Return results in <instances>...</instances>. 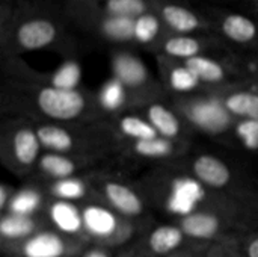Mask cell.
Masks as SVG:
<instances>
[{
  "instance_id": "1",
  "label": "cell",
  "mask_w": 258,
  "mask_h": 257,
  "mask_svg": "<svg viewBox=\"0 0 258 257\" xmlns=\"http://www.w3.org/2000/svg\"><path fill=\"white\" fill-rule=\"evenodd\" d=\"M73 30L62 3L0 0V56L51 50L70 59L79 48Z\"/></svg>"
},
{
  "instance_id": "2",
  "label": "cell",
  "mask_w": 258,
  "mask_h": 257,
  "mask_svg": "<svg viewBox=\"0 0 258 257\" xmlns=\"http://www.w3.org/2000/svg\"><path fill=\"white\" fill-rule=\"evenodd\" d=\"M2 106L18 117L48 123H100L103 115L94 92L62 89L44 82L3 79Z\"/></svg>"
},
{
  "instance_id": "3",
  "label": "cell",
  "mask_w": 258,
  "mask_h": 257,
  "mask_svg": "<svg viewBox=\"0 0 258 257\" xmlns=\"http://www.w3.org/2000/svg\"><path fill=\"white\" fill-rule=\"evenodd\" d=\"M33 121V120H32ZM44 151L103 158L116 144L104 121L48 123L33 121Z\"/></svg>"
},
{
  "instance_id": "4",
  "label": "cell",
  "mask_w": 258,
  "mask_h": 257,
  "mask_svg": "<svg viewBox=\"0 0 258 257\" xmlns=\"http://www.w3.org/2000/svg\"><path fill=\"white\" fill-rule=\"evenodd\" d=\"M254 214L255 209L245 206L209 208L181 215L174 223H177L190 239L213 244L231 236H245L251 232Z\"/></svg>"
},
{
  "instance_id": "5",
  "label": "cell",
  "mask_w": 258,
  "mask_h": 257,
  "mask_svg": "<svg viewBox=\"0 0 258 257\" xmlns=\"http://www.w3.org/2000/svg\"><path fill=\"white\" fill-rule=\"evenodd\" d=\"M42 153L36 126L30 118L15 115L2 124L0 161L9 173L20 179L33 176Z\"/></svg>"
},
{
  "instance_id": "6",
  "label": "cell",
  "mask_w": 258,
  "mask_h": 257,
  "mask_svg": "<svg viewBox=\"0 0 258 257\" xmlns=\"http://www.w3.org/2000/svg\"><path fill=\"white\" fill-rule=\"evenodd\" d=\"M82 218L88 242L106 250L132 242L145 227L144 221L127 218L98 200L82 203Z\"/></svg>"
},
{
  "instance_id": "7",
  "label": "cell",
  "mask_w": 258,
  "mask_h": 257,
  "mask_svg": "<svg viewBox=\"0 0 258 257\" xmlns=\"http://www.w3.org/2000/svg\"><path fill=\"white\" fill-rule=\"evenodd\" d=\"M62 8L74 30L104 44L116 47L136 45L135 20L112 17L73 0H63Z\"/></svg>"
},
{
  "instance_id": "8",
  "label": "cell",
  "mask_w": 258,
  "mask_h": 257,
  "mask_svg": "<svg viewBox=\"0 0 258 257\" xmlns=\"http://www.w3.org/2000/svg\"><path fill=\"white\" fill-rule=\"evenodd\" d=\"M110 71L112 77L119 80L128 91L135 112H141L153 101L169 97L162 82L153 77L144 61L128 47H116L112 50Z\"/></svg>"
},
{
  "instance_id": "9",
  "label": "cell",
  "mask_w": 258,
  "mask_h": 257,
  "mask_svg": "<svg viewBox=\"0 0 258 257\" xmlns=\"http://www.w3.org/2000/svg\"><path fill=\"white\" fill-rule=\"evenodd\" d=\"M168 100L192 130L209 136H224L236 129L237 120L207 89L186 95H171Z\"/></svg>"
},
{
  "instance_id": "10",
  "label": "cell",
  "mask_w": 258,
  "mask_h": 257,
  "mask_svg": "<svg viewBox=\"0 0 258 257\" xmlns=\"http://www.w3.org/2000/svg\"><path fill=\"white\" fill-rule=\"evenodd\" d=\"M200 6L212 23L213 35L219 36L231 52L258 56V18L233 6L207 2H201Z\"/></svg>"
},
{
  "instance_id": "11",
  "label": "cell",
  "mask_w": 258,
  "mask_h": 257,
  "mask_svg": "<svg viewBox=\"0 0 258 257\" xmlns=\"http://www.w3.org/2000/svg\"><path fill=\"white\" fill-rule=\"evenodd\" d=\"M91 244L86 239L68 236L53 227L12 244H0L3 257H80Z\"/></svg>"
},
{
  "instance_id": "12",
  "label": "cell",
  "mask_w": 258,
  "mask_h": 257,
  "mask_svg": "<svg viewBox=\"0 0 258 257\" xmlns=\"http://www.w3.org/2000/svg\"><path fill=\"white\" fill-rule=\"evenodd\" d=\"M92 186L98 201L127 218L144 221L148 211L147 200L133 183L118 176L92 173Z\"/></svg>"
},
{
  "instance_id": "13",
  "label": "cell",
  "mask_w": 258,
  "mask_h": 257,
  "mask_svg": "<svg viewBox=\"0 0 258 257\" xmlns=\"http://www.w3.org/2000/svg\"><path fill=\"white\" fill-rule=\"evenodd\" d=\"M151 12L162 21L165 32L172 35L213 33V27L200 3L190 0H148Z\"/></svg>"
},
{
  "instance_id": "14",
  "label": "cell",
  "mask_w": 258,
  "mask_h": 257,
  "mask_svg": "<svg viewBox=\"0 0 258 257\" xmlns=\"http://www.w3.org/2000/svg\"><path fill=\"white\" fill-rule=\"evenodd\" d=\"M135 244L132 250L142 257H175L209 245L190 239L177 223L159 224L145 232Z\"/></svg>"
},
{
  "instance_id": "15",
  "label": "cell",
  "mask_w": 258,
  "mask_h": 257,
  "mask_svg": "<svg viewBox=\"0 0 258 257\" xmlns=\"http://www.w3.org/2000/svg\"><path fill=\"white\" fill-rule=\"evenodd\" d=\"M186 173L207 189L248 197L245 188H240L233 168L218 156L203 153L190 159L186 165Z\"/></svg>"
},
{
  "instance_id": "16",
  "label": "cell",
  "mask_w": 258,
  "mask_h": 257,
  "mask_svg": "<svg viewBox=\"0 0 258 257\" xmlns=\"http://www.w3.org/2000/svg\"><path fill=\"white\" fill-rule=\"evenodd\" d=\"M234 53L231 48L213 33H197V35H172L166 33L153 55H163L177 61H187L204 55H230Z\"/></svg>"
},
{
  "instance_id": "17",
  "label": "cell",
  "mask_w": 258,
  "mask_h": 257,
  "mask_svg": "<svg viewBox=\"0 0 258 257\" xmlns=\"http://www.w3.org/2000/svg\"><path fill=\"white\" fill-rule=\"evenodd\" d=\"M100 159L101 158L98 156H76V155L44 151L38 162L35 176H38V179L42 183L80 176L94 164H97Z\"/></svg>"
},
{
  "instance_id": "18",
  "label": "cell",
  "mask_w": 258,
  "mask_h": 257,
  "mask_svg": "<svg viewBox=\"0 0 258 257\" xmlns=\"http://www.w3.org/2000/svg\"><path fill=\"white\" fill-rule=\"evenodd\" d=\"M204 89L215 94L237 121L258 120V94L245 79L224 86Z\"/></svg>"
},
{
  "instance_id": "19",
  "label": "cell",
  "mask_w": 258,
  "mask_h": 257,
  "mask_svg": "<svg viewBox=\"0 0 258 257\" xmlns=\"http://www.w3.org/2000/svg\"><path fill=\"white\" fill-rule=\"evenodd\" d=\"M154 56L159 68V80L162 82L169 97L194 94L204 89L198 77L183 61H177L163 55Z\"/></svg>"
},
{
  "instance_id": "20",
  "label": "cell",
  "mask_w": 258,
  "mask_h": 257,
  "mask_svg": "<svg viewBox=\"0 0 258 257\" xmlns=\"http://www.w3.org/2000/svg\"><path fill=\"white\" fill-rule=\"evenodd\" d=\"M141 114L151 123L157 133L163 138L174 141L189 142V135L192 132L190 126L181 118V115L165 100H157L147 105Z\"/></svg>"
},
{
  "instance_id": "21",
  "label": "cell",
  "mask_w": 258,
  "mask_h": 257,
  "mask_svg": "<svg viewBox=\"0 0 258 257\" xmlns=\"http://www.w3.org/2000/svg\"><path fill=\"white\" fill-rule=\"evenodd\" d=\"M42 215L48 221L50 227L56 229L57 232H62L68 236L86 239L83 230L82 204L47 197Z\"/></svg>"
},
{
  "instance_id": "22",
  "label": "cell",
  "mask_w": 258,
  "mask_h": 257,
  "mask_svg": "<svg viewBox=\"0 0 258 257\" xmlns=\"http://www.w3.org/2000/svg\"><path fill=\"white\" fill-rule=\"evenodd\" d=\"M122 147L125 153L133 158L150 159V161H171L175 158H181L187 151L189 142L156 136L150 139L127 142L122 144Z\"/></svg>"
},
{
  "instance_id": "23",
  "label": "cell",
  "mask_w": 258,
  "mask_h": 257,
  "mask_svg": "<svg viewBox=\"0 0 258 257\" xmlns=\"http://www.w3.org/2000/svg\"><path fill=\"white\" fill-rule=\"evenodd\" d=\"M106 124L119 145L160 136L141 112H125L116 115L110 118V121H106Z\"/></svg>"
},
{
  "instance_id": "24",
  "label": "cell",
  "mask_w": 258,
  "mask_h": 257,
  "mask_svg": "<svg viewBox=\"0 0 258 257\" xmlns=\"http://www.w3.org/2000/svg\"><path fill=\"white\" fill-rule=\"evenodd\" d=\"M45 191L48 198L71 201V203H86L97 200L94 186H92V173L91 174H80L56 182H48L41 185Z\"/></svg>"
},
{
  "instance_id": "25",
  "label": "cell",
  "mask_w": 258,
  "mask_h": 257,
  "mask_svg": "<svg viewBox=\"0 0 258 257\" xmlns=\"http://www.w3.org/2000/svg\"><path fill=\"white\" fill-rule=\"evenodd\" d=\"M48 221L42 214L21 215L6 212L0 215V244H12L23 241L36 232L48 227Z\"/></svg>"
},
{
  "instance_id": "26",
  "label": "cell",
  "mask_w": 258,
  "mask_h": 257,
  "mask_svg": "<svg viewBox=\"0 0 258 257\" xmlns=\"http://www.w3.org/2000/svg\"><path fill=\"white\" fill-rule=\"evenodd\" d=\"M95 97L103 117L113 118L125 112H135L128 91L119 80L112 76L100 86V89L95 92Z\"/></svg>"
},
{
  "instance_id": "27",
  "label": "cell",
  "mask_w": 258,
  "mask_h": 257,
  "mask_svg": "<svg viewBox=\"0 0 258 257\" xmlns=\"http://www.w3.org/2000/svg\"><path fill=\"white\" fill-rule=\"evenodd\" d=\"M112 17L138 18L151 11L148 0H73Z\"/></svg>"
},
{
  "instance_id": "28",
  "label": "cell",
  "mask_w": 258,
  "mask_h": 257,
  "mask_svg": "<svg viewBox=\"0 0 258 257\" xmlns=\"http://www.w3.org/2000/svg\"><path fill=\"white\" fill-rule=\"evenodd\" d=\"M165 35H166L165 27L154 12L150 11L135 20L136 45L144 47L145 50L153 53V50Z\"/></svg>"
},
{
  "instance_id": "29",
  "label": "cell",
  "mask_w": 258,
  "mask_h": 257,
  "mask_svg": "<svg viewBox=\"0 0 258 257\" xmlns=\"http://www.w3.org/2000/svg\"><path fill=\"white\" fill-rule=\"evenodd\" d=\"M45 201H47V195L42 186L27 185L21 189H17L9 212L21 214V215H38L42 214Z\"/></svg>"
},
{
  "instance_id": "30",
  "label": "cell",
  "mask_w": 258,
  "mask_h": 257,
  "mask_svg": "<svg viewBox=\"0 0 258 257\" xmlns=\"http://www.w3.org/2000/svg\"><path fill=\"white\" fill-rule=\"evenodd\" d=\"M80 79H82L80 64L76 59L70 58L60 67H57L56 71L50 73L48 85L62 89H77L80 88Z\"/></svg>"
},
{
  "instance_id": "31",
  "label": "cell",
  "mask_w": 258,
  "mask_h": 257,
  "mask_svg": "<svg viewBox=\"0 0 258 257\" xmlns=\"http://www.w3.org/2000/svg\"><path fill=\"white\" fill-rule=\"evenodd\" d=\"M242 238L243 236H231L210 244L207 248V257H248Z\"/></svg>"
},
{
  "instance_id": "32",
  "label": "cell",
  "mask_w": 258,
  "mask_h": 257,
  "mask_svg": "<svg viewBox=\"0 0 258 257\" xmlns=\"http://www.w3.org/2000/svg\"><path fill=\"white\" fill-rule=\"evenodd\" d=\"M234 132L243 147L258 151V120L237 121Z\"/></svg>"
},
{
  "instance_id": "33",
  "label": "cell",
  "mask_w": 258,
  "mask_h": 257,
  "mask_svg": "<svg viewBox=\"0 0 258 257\" xmlns=\"http://www.w3.org/2000/svg\"><path fill=\"white\" fill-rule=\"evenodd\" d=\"M15 194H17V188H14L12 185H8L6 182L0 185V214L9 212Z\"/></svg>"
},
{
  "instance_id": "34",
  "label": "cell",
  "mask_w": 258,
  "mask_h": 257,
  "mask_svg": "<svg viewBox=\"0 0 258 257\" xmlns=\"http://www.w3.org/2000/svg\"><path fill=\"white\" fill-rule=\"evenodd\" d=\"M242 244L248 257H258V229L248 232L242 238Z\"/></svg>"
},
{
  "instance_id": "35",
  "label": "cell",
  "mask_w": 258,
  "mask_h": 257,
  "mask_svg": "<svg viewBox=\"0 0 258 257\" xmlns=\"http://www.w3.org/2000/svg\"><path fill=\"white\" fill-rule=\"evenodd\" d=\"M237 62L242 67V70L245 71V76L249 73H258V56H243V55H237Z\"/></svg>"
},
{
  "instance_id": "36",
  "label": "cell",
  "mask_w": 258,
  "mask_h": 257,
  "mask_svg": "<svg viewBox=\"0 0 258 257\" xmlns=\"http://www.w3.org/2000/svg\"><path fill=\"white\" fill-rule=\"evenodd\" d=\"M239 9L248 12L249 15L258 18V0H240Z\"/></svg>"
},
{
  "instance_id": "37",
  "label": "cell",
  "mask_w": 258,
  "mask_h": 257,
  "mask_svg": "<svg viewBox=\"0 0 258 257\" xmlns=\"http://www.w3.org/2000/svg\"><path fill=\"white\" fill-rule=\"evenodd\" d=\"M80 257H110V254H109V250H106V248L91 245Z\"/></svg>"
},
{
  "instance_id": "38",
  "label": "cell",
  "mask_w": 258,
  "mask_h": 257,
  "mask_svg": "<svg viewBox=\"0 0 258 257\" xmlns=\"http://www.w3.org/2000/svg\"><path fill=\"white\" fill-rule=\"evenodd\" d=\"M210 245V244H209ZM209 245L206 247H201V248H197V250H190V251H186L183 254H178L175 257H207V248Z\"/></svg>"
},
{
  "instance_id": "39",
  "label": "cell",
  "mask_w": 258,
  "mask_h": 257,
  "mask_svg": "<svg viewBox=\"0 0 258 257\" xmlns=\"http://www.w3.org/2000/svg\"><path fill=\"white\" fill-rule=\"evenodd\" d=\"M203 2L222 5V6H233V8H239V5H240V0H203Z\"/></svg>"
},
{
  "instance_id": "40",
  "label": "cell",
  "mask_w": 258,
  "mask_h": 257,
  "mask_svg": "<svg viewBox=\"0 0 258 257\" xmlns=\"http://www.w3.org/2000/svg\"><path fill=\"white\" fill-rule=\"evenodd\" d=\"M245 80L248 82V85L258 94V73H249V74H246Z\"/></svg>"
},
{
  "instance_id": "41",
  "label": "cell",
  "mask_w": 258,
  "mask_h": 257,
  "mask_svg": "<svg viewBox=\"0 0 258 257\" xmlns=\"http://www.w3.org/2000/svg\"><path fill=\"white\" fill-rule=\"evenodd\" d=\"M118 257H142V256H139L138 253H135L132 248L128 250V251H125V253H122V254H119Z\"/></svg>"
},
{
  "instance_id": "42",
  "label": "cell",
  "mask_w": 258,
  "mask_h": 257,
  "mask_svg": "<svg viewBox=\"0 0 258 257\" xmlns=\"http://www.w3.org/2000/svg\"><path fill=\"white\" fill-rule=\"evenodd\" d=\"M48 2H57V3H62L63 0H48Z\"/></svg>"
}]
</instances>
